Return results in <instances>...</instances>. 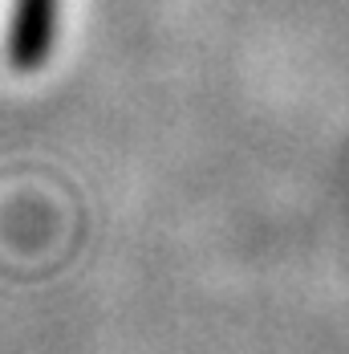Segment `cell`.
Wrapping results in <instances>:
<instances>
[{"instance_id":"6da1fadb","label":"cell","mask_w":349,"mask_h":354,"mask_svg":"<svg viewBox=\"0 0 349 354\" xmlns=\"http://www.w3.org/2000/svg\"><path fill=\"white\" fill-rule=\"evenodd\" d=\"M53 12L57 0H17L12 33H8V62L12 70H41L53 45Z\"/></svg>"}]
</instances>
